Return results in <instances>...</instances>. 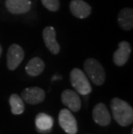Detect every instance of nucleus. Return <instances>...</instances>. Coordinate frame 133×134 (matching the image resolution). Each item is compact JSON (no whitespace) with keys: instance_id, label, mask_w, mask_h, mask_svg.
I'll return each instance as SVG.
<instances>
[{"instance_id":"17","label":"nucleus","mask_w":133,"mask_h":134,"mask_svg":"<svg viewBox=\"0 0 133 134\" xmlns=\"http://www.w3.org/2000/svg\"><path fill=\"white\" fill-rule=\"evenodd\" d=\"M43 6L50 11H57L60 9L59 0H41Z\"/></svg>"},{"instance_id":"10","label":"nucleus","mask_w":133,"mask_h":134,"mask_svg":"<svg viewBox=\"0 0 133 134\" xmlns=\"http://www.w3.org/2000/svg\"><path fill=\"white\" fill-rule=\"evenodd\" d=\"M69 9L73 16L80 19L86 18L92 12V7L84 0H72Z\"/></svg>"},{"instance_id":"19","label":"nucleus","mask_w":133,"mask_h":134,"mask_svg":"<svg viewBox=\"0 0 133 134\" xmlns=\"http://www.w3.org/2000/svg\"><path fill=\"white\" fill-rule=\"evenodd\" d=\"M2 52H3V49H2V46H1V45H0V57H1Z\"/></svg>"},{"instance_id":"11","label":"nucleus","mask_w":133,"mask_h":134,"mask_svg":"<svg viewBox=\"0 0 133 134\" xmlns=\"http://www.w3.org/2000/svg\"><path fill=\"white\" fill-rule=\"evenodd\" d=\"M92 119L98 125L106 126L111 123V115L106 105L104 103H99L92 110Z\"/></svg>"},{"instance_id":"18","label":"nucleus","mask_w":133,"mask_h":134,"mask_svg":"<svg viewBox=\"0 0 133 134\" xmlns=\"http://www.w3.org/2000/svg\"><path fill=\"white\" fill-rule=\"evenodd\" d=\"M58 79H61V76H59V75H55V76H53L52 81H55V80H58Z\"/></svg>"},{"instance_id":"12","label":"nucleus","mask_w":133,"mask_h":134,"mask_svg":"<svg viewBox=\"0 0 133 134\" xmlns=\"http://www.w3.org/2000/svg\"><path fill=\"white\" fill-rule=\"evenodd\" d=\"M5 6L15 15L27 13L31 8V0H5Z\"/></svg>"},{"instance_id":"6","label":"nucleus","mask_w":133,"mask_h":134,"mask_svg":"<svg viewBox=\"0 0 133 134\" xmlns=\"http://www.w3.org/2000/svg\"><path fill=\"white\" fill-rule=\"evenodd\" d=\"M21 98L30 105H37L45 99V92L43 89L37 87H27L22 90Z\"/></svg>"},{"instance_id":"2","label":"nucleus","mask_w":133,"mask_h":134,"mask_svg":"<svg viewBox=\"0 0 133 134\" xmlns=\"http://www.w3.org/2000/svg\"><path fill=\"white\" fill-rule=\"evenodd\" d=\"M84 70L87 78L93 84L101 86L106 81V72L100 62L96 59L88 58L84 62Z\"/></svg>"},{"instance_id":"1","label":"nucleus","mask_w":133,"mask_h":134,"mask_svg":"<svg viewBox=\"0 0 133 134\" xmlns=\"http://www.w3.org/2000/svg\"><path fill=\"white\" fill-rule=\"evenodd\" d=\"M113 119L121 126H127L133 122V109L126 101L114 98L111 101Z\"/></svg>"},{"instance_id":"5","label":"nucleus","mask_w":133,"mask_h":134,"mask_svg":"<svg viewBox=\"0 0 133 134\" xmlns=\"http://www.w3.org/2000/svg\"><path fill=\"white\" fill-rule=\"evenodd\" d=\"M24 58V51L18 44H12L7 51V68L9 70H15L21 64Z\"/></svg>"},{"instance_id":"3","label":"nucleus","mask_w":133,"mask_h":134,"mask_svg":"<svg viewBox=\"0 0 133 134\" xmlns=\"http://www.w3.org/2000/svg\"><path fill=\"white\" fill-rule=\"evenodd\" d=\"M70 81L74 90L81 95H87L92 92V87L88 78L80 68H74L71 71Z\"/></svg>"},{"instance_id":"15","label":"nucleus","mask_w":133,"mask_h":134,"mask_svg":"<svg viewBox=\"0 0 133 134\" xmlns=\"http://www.w3.org/2000/svg\"><path fill=\"white\" fill-rule=\"evenodd\" d=\"M45 68L44 62L40 57H34L28 62L25 67V71L30 76H38L43 72Z\"/></svg>"},{"instance_id":"13","label":"nucleus","mask_w":133,"mask_h":134,"mask_svg":"<svg viewBox=\"0 0 133 134\" xmlns=\"http://www.w3.org/2000/svg\"><path fill=\"white\" fill-rule=\"evenodd\" d=\"M118 23L124 30H131L133 28V10L131 8H124L118 15Z\"/></svg>"},{"instance_id":"4","label":"nucleus","mask_w":133,"mask_h":134,"mask_svg":"<svg viewBox=\"0 0 133 134\" xmlns=\"http://www.w3.org/2000/svg\"><path fill=\"white\" fill-rule=\"evenodd\" d=\"M59 124L67 134H76L77 122L69 109H61L59 113Z\"/></svg>"},{"instance_id":"14","label":"nucleus","mask_w":133,"mask_h":134,"mask_svg":"<svg viewBox=\"0 0 133 134\" xmlns=\"http://www.w3.org/2000/svg\"><path fill=\"white\" fill-rule=\"evenodd\" d=\"M35 123L38 132L45 133L51 131L54 125V119L47 113H40L36 115Z\"/></svg>"},{"instance_id":"8","label":"nucleus","mask_w":133,"mask_h":134,"mask_svg":"<svg viewBox=\"0 0 133 134\" xmlns=\"http://www.w3.org/2000/svg\"><path fill=\"white\" fill-rule=\"evenodd\" d=\"M42 37L44 43L50 52L54 55H57L61 50V47L56 41V32L55 28L52 26H47L42 31Z\"/></svg>"},{"instance_id":"9","label":"nucleus","mask_w":133,"mask_h":134,"mask_svg":"<svg viewBox=\"0 0 133 134\" xmlns=\"http://www.w3.org/2000/svg\"><path fill=\"white\" fill-rule=\"evenodd\" d=\"M131 53V44L126 41H121L118 43V48L113 54V62L118 67L124 66L128 62Z\"/></svg>"},{"instance_id":"7","label":"nucleus","mask_w":133,"mask_h":134,"mask_svg":"<svg viewBox=\"0 0 133 134\" xmlns=\"http://www.w3.org/2000/svg\"><path fill=\"white\" fill-rule=\"evenodd\" d=\"M61 101L72 112H78L81 107L80 98L76 91L64 90L61 93Z\"/></svg>"},{"instance_id":"16","label":"nucleus","mask_w":133,"mask_h":134,"mask_svg":"<svg viewBox=\"0 0 133 134\" xmlns=\"http://www.w3.org/2000/svg\"><path fill=\"white\" fill-rule=\"evenodd\" d=\"M10 105L11 108V113L15 115L22 114L24 111V102L18 94L13 93L10 97Z\"/></svg>"}]
</instances>
